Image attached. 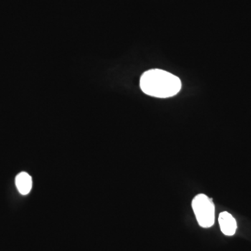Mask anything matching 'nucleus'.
I'll return each instance as SVG.
<instances>
[{
	"instance_id": "nucleus-4",
	"label": "nucleus",
	"mask_w": 251,
	"mask_h": 251,
	"mask_svg": "<svg viewBox=\"0 0 251 251\" xmlns=\"http://www.w3.org/2000/svg\"><path fill=\"white\" fill-rule=\"evenodd\" d=\"M16 184L18 191L22 195H27L32 187V179L25 172L19 173L16 177Z\"/></svg>"
},
{
	"instance_id": "nucleus-1",
	"label": "nucleus",
	"mask_w": 251,
	"mask_h": 251,
	"mask_svg": "<svg viewBox=\"0 0 251 251\" xmlns=\"http://www.w3.org/2000/svg\"><path fill=\"white\" fill-rule=\"evenodd\" d=\"M140 85L144 93L157 98L173 97L181 88L179 77L161 69H151L144 73Z\"/></svg>"
},
{
	"instance_id": "nucleus-3",
	"label": "nucleus",
	"mask_w": 251,
	"mask_h": 251,
	"mask_svg": "<svg viewBox=\"0 0 251 251\" xmlns=\"http://www.w3.org/2000/svg\"><path fill=\"white\" fill-rule=\"evenodd\" d=\"M219 222L221 232L227 236H232L237 230V222L233 216L227 211L221 212L219 217Z\"/></svg>"
},
{
	"instance_id": "nucleus-2",
	"label": "nucleus",
	"mask_w": 251,
	"mask_h": 251,
	"mask_svg": "<svg viewBox=\"0 0 251 251\" xmlns=\"http://www.w3.org/2000/svg\"><path fill=\"white\" fill-rule=\"evenodd\" d=\"M192 208L198 224L204 228H209L215 222V206L212 199L204 194L193 198Z\"/></svg>"
}]
</instances>
